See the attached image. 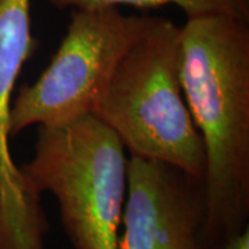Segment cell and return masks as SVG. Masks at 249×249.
Instances as JSON below:
<instances>
[{"mask_svg":"<svg viewBox=\"0 0 249 249\" xmlns=\"http://www.w3.org/2000/svg\"><path fill=\"white\" fill-rule=\"evenodd\" d=\"M204 181L130 157L119 249H202Z\"/></svg>","mask_w":249,"mask_h":249,"instance_id":"cell-6","label":"cell"},{"mask_svg":"<svg viewBox=\"0 0 249 249\" xmlns=\"http://www.w3.org/2000/svg\"><path fill=\"white\" fill-rule=\"evenodd\" d=\"M180 45L183 94L206 157L201 247L208 249L248 227V21L188 18Z\"/></svg>","mask_w":249,"mask_h":249,"instance_id":"cell-1","label":"cell"},{"mask_svg":"<svg viewBox=\"0 0 249 249\" xmlns=\"http://www.w3.org/2000/svg\"><path fill=\"white\" fill-rule=\"evenodd\" d=\"M180 70V27L155 17L119 62L91 115L132 157L158 160L204 181V144L184 100Z\"/></svg>","mask_w":249,"mask_h":249,"instance_id":"cell-2","label":"cell"},{"mask_svg":"<svg viewBox=\"0 0 249 249\" xmlns=\"http://www.w3.org/2000/svg\"><path fill=\"white\" fill-rule=\"evenodd\" d=\"M208 249H249V227L227 240L214 244Z\"/></svg>","mask_w":249,"mask_h":249,"instance_id":"cell-8","label":"cell"},{"mask_svg":"<svg viewBox=\"0 0 249 249\" xmlns=\"http://www.w3.org/2000/svg\"><path fill=\"white\" fill-rule=\"evenodd\" d=\"M55 9H109L130 6L136 9H158L176 6L188 18L226 16L242 21L249 19V0H49Z\"/></svg>","mask_w":249,"mask_h":249,"instance_id":"cell-7","label":"cell"},{"mask_svg":"<svg viewBox=\"0 0 249 249\" xmlns=\"http://www.w3.org/2000/svg\"><path fill=\"white\" fill-rule=\"evenodd\" d=\"M154 21L115 7L72 10L49 67L13 98L11 137L32 126L60 127L91 115L119 62Z\"/></svg>","mask_w":249,"mask_h":249,"instance_id":"cell-4","label":"cell"},{"mask_svg":"<svg viewBox=\"0 0 249 249\" xmlns=\"http://www.w3.org/2000/svg\"><path fill=\"white\" fill-rule=\"evenodd\" d=\"M32 0H0V249H45L49 222L40 196L11 157L13 93L35 54Z\"/></svg>","mask_w":249,"mask_h":249,"instance_id":"cell-5","label":"cell"},{"mask_svg":"<svg viewBox=\"0 0 249 249\" xmlns=\"http://www.w3.org/2000/svg\"><path fill=\"white\" fill-rule=\"evenodd\" d=\"M39 196L58 202L73 249H119L127 190L121 140L94 115L60 127H37L32 160L19 166Z\"/></svg>","mask_w":249,"mask_h":249,"instance_id":"cell-3","label":"cell"}]
</instances>
